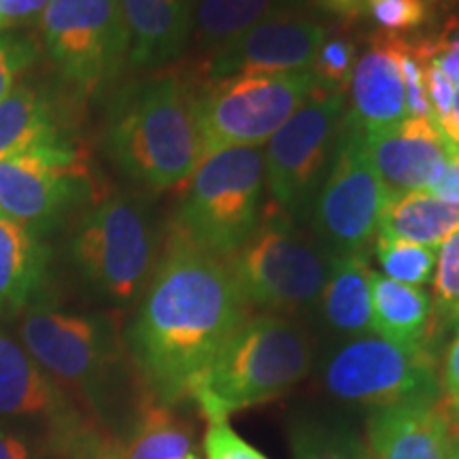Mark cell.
<instances>
[{"label": "cell", "instance_id": "obj_1", "mask_svg": "<svg viewBox=\"0 0 459 459\" xmlns=\"http://www.w3.org/2000/svg\"><path fill=\"white\" fill-rule=\"evenodd\" d=\"M251 317L226 260L172 226L130 330V347L153 402L187 398L230 336Z\"/></svg>", "mask_w": 459, "mask_h": 459}, {"label": "cell", "instance_id": "obj_2", "mask_svg": "<svg viewBox=\"0 0 459 459\" xmlns=\"http://www.w3.org/2000/svg\"><path fill=\"white\" fill-rule=\"evenodd\" d=\"M105 149L139 186L166 192L183 187L203 158L194 115V79L177 71L130 83L107 115Z\"/></svg>", "mask_w": 459, "mask_h": 459}, {"label": "cell", "instance_id": "obj_3", "mask_svg": "<svg viewBox=\"0 0 459 459\" xmlns=\"http://www.w3.org/2000/svg\"><path fill=\"white\" fill-rule=\"evenodd\" d=\"M313 344L294 319L264 313L249 317L228 338L196 378L187 398L209 426L234 412L274 400L311 372Z\"/></svg>", "mask_w": 459, "mask_h": 459}, {"label": "cell", "instance_id": "obj_4", "mask_svg": "<svg viewBox=\"0 0 459 459\" xmlns=\"http://www.w3.org/2000/svg\"><path fill=\"white\" fill-rule=\"evenodd\" d=\"M264 149L226 147L206 153L192 172L175 226L194 245L226 260L262 220Z\"/></svg>", "mask_w": 459, "mask_h": 459}, {"label": "cell", "instance_id": "obj_5", "mask_svg": "<svg viewBox=\"0 0 459 459\" xmlns=\"http://www.w3.org/2000/svg\"><path fill=\"white\" fill-rule=\"evenodd\" d=\"M226 260L249 308L283 317L313 308L330 271V255L315 237L273 204L247 243Z\"/></svg>", "mask_w": 459, "mask_h": 459}, {"label": "cell", "instance_id": "obj_6", "mask_svg": "<svg viewBox=\"0 0 459 459\" xmlns=\"http://www.w3.org/2000/svg\"><path fill=\"white\" fill-rule=\"evenodd\" d=\"M315 88L319 82L311 68L194 79V115L203 158L226 147H260Z\"/></svg>", "mask_w": 459, "mask_h": 459}, {"label": "cell", "instance_id": "obj_7", "mask_svg": "<svg viewBox=\"0 0 459 459\" xmlns=\"http://www.w3.org/2000/svg\"><path fill=\"white\" fill-rule=\"evenodd\" d=\"M347 91L315 88L268 139L264 181L271 204L296 223L308 221L317 192L334 160L347 113Z\"/></svg>", "mask_w": 459, "mask_h": 459}, {"label": "cell", "instance_id": "obj_8", "mask_svg": "<svg viewBox=\"0 0 459 459\" xmlns=\"http://www.w3.org/2000/svg\"><path fill=\"white\" fill-rule=\"evenodd\" d=\"M156 232L134 196L115 192L82 217L71 254L91 287L115 302H130L156 271Z\"/></svg>", "mask_w": 459, "mask_h": 459}, {"label": "cell", "instance_id": "obj_9", "mask_svg": "<svg viewBox=\"0 0 459 459\" xmlns=\"http://www.w3.org/2000/svg\"><path fill=\"white\" fill-rule=\"evenodd\" d=\"M321 378L332 398L370 411L443 400L432 347H404L377 334L338 344L325 359Z\"/></svg>", "mask_w": 459, "mask_h": 459}, {"label": "cell", "instance_id": "obj_10", "mask_svg": "<svg viewBox=\"0 0 459 459\" xmlns=\"http://www.w3.org/2000/svg\"><path fill=\"white\" fill-rule=\"evenodd\" d=\"M389 198L366 153L361 130L344 117L334 160L308 215L315 240L330 257L368 255Z\"/></svg>", "mask_w": 459, "mask_h": 459}, {"label": "cell", "instance_id": "obj_11", "mask_svg": "<svg viewBox=\"0 0 459 459\" xmlns=\"http://www.w3.org/2000/svg\"><path fill=\"white\" fill-rule=\"evenodd\" d=\"M41 32L57 73L85 96L111 83L128 62L119 0H49Z\"/></svg>", "mask_w": 459, "mask_h": 459}, {"label": "cell", "instance_id": "obj_12", "mask_svg": "<svg viewBox=\"0 0 459 459\" xmlns=\"http://www.w3.org/2000/svg\"><path fill=\"white\" fill-rule=\"evenodd\" d=\"M91 198L88 166L71 143L0 160V213L41 238Z\"/></svg>", "mask_w": 459, "mask_h": 459}, {"label": "cell", "instance_id": "obj_13", "mask_svg": "<svg viewBox=\"0 0 459 459\" xmlns=\"http://www.w3.org/2000/svg\"><path fill=\"white\" fill-rule=\"evenodd\" d=\"M325 37L324 22L304 11L268 17L215 51L200 79L308 71Z\"/></svg>", "mask_w": 459, "mask_h": 459}, {"label": "cell", "instance_id": "obj_14", "mask_svg": "<svg viewBox=\"0 0 459 459\" xmlns=\"http://www.w3.org/2000/svg\"><path fill=\"white\" fill-rule=\"evenodd\" d=\"M22 341L49 377L82 389L94 385L113 359V341L100 319L30 308L22 324Z\"/></svg>", "mask_w": 459, "mask_h": 459}, {"label": "cell", "instance_id": "obj_15", "mask_svg": "<svg viewBox=\"0 0 459 459\" xmlns=\"http://www.w3.org/2000/svg\"><path fill=\"white\" fill-rule=\"evenodd\" d=\"M364 147L387 192H429L449 166V147L432 117H406L394 128L361 132Z\"/></svg>", "mask_w": 459, "mask_h": 459}, {"label": "cell", "instance_id": "obj_16", "mask_svg": "<svg viewBox=\"0 0 459 459\" xmlns=\"http://www.w3.org/2000/svg\"><path fill=\"white\" fill-rule=\"evenodd\" d=\"M406 43V37L378 32L355 62L347 88L351 108L344 117L361 132L394 128L409 117L400 66Z\"/></svg>", "mask_w": 459, "mask_h": 459}, {"label": "cell", "instance_id": "obj_17", "mask_svg": "<svg viewBox=\"0 0 459 459\" xmlns=\"http://www.w3.org/2000/svg\"><path fill=\"white\" fill-rule=\"evenodd\" d=\"M366 432L372 459H449L455 443L443 400L402 402L372 411Z\"/></svg>", "mask_w": 459, "mask_h": 459}, {"label": "cell", "instance_id": "obj_18", "mask_svg": "<svg viewBox=\"0 0 459 459\" xmlns=\"http://www.w3.org/2000/svg\"><path fill=\"white\" fill-rule=\"evenodd\" d=\"M128 28V65L139 71L170 65L192 39L194 0H119Z\"/></svg>", "mask_w": 459, "mask_h": 459}, {"label": "cell", "instance_id": "obj_19", "mask_svg": "<svg viewBox=\"0 0 459 459\" xmlns=\"http://www.w3.org/2000/svg\"><path fill=\"white\" fill-rule=\"evenodd\" d=\"M65 395L28 351L0 334V415L68 419Z\"/></svg>", "mask_w": 459, "mask_h": 459}, {"label": "cell", "instance_id": "obj_20", "mask_svg": "<svg viewBox=\"0 0 459 459\" xmlns=\"http://www.w3.org/2000/svg\"><path fill=\"white\" fill-rule=\"evenodd\" d=\"M370 294L377 336L404 347H429L436 325L434 304L423 287L398 283L372 271Z\"/></svg>", "mask_w": 459, "mask_h": 459}, {"label": "cell", "instance_id": "obj_21", "mask_svg": "<svg viewBox=\"0 0 459 459\" xmlns=\"http://www.w3.org/2000/svg\"><path fill=\"white\" fill-rule=\"evenodd\" d=\"M368 255H334L321 291L319 307L328 328L338 336L358 338L375 334L372 330Z\"/></svg>", "mask_w": 459, "mask_h": 459}, {"label": "cell", "instance_id": "obj_22", "mask_svg": "<svg viewBox=\"0 0 459 459\" xmlns=\"http://www.w3.org/2000/svg\"><path fill=\"white\" fill-rule=\"evenodd\" d=\"M49 254L41 238L0 213V315L22 311L48 277Z\"/></svg>", "mask_w": 459, "mask_h": 459}, {"label": "cell", "instance_id": "obj_23", "mask_svg": "<svg viewBox=\"0 0 459 459\" xmlns=\"http://www.w3.org/2000/svg\"><path fill=\"white\" fill-rule=\"evenodd\" d=\"M68 141L54 105L32 85H17L0 100V160Z\"/></svg>", "mask_w": 459, "mask_h": 459}, {"label": "cell", "instance_id": "obj_24", "mask_svg": "<svg viewBox=\"0 0 459 459\" xmlns=\"http://www.w3.org/2000/svg\"><path fill=\"white\" fill-rule=\"evenodd\" d=\"M307 0H194L192 39L198 54L211 57L268 17L302 11Z\"/></svg>", "mask_w": 459, "mask_h": 459}, {"label": "cell", "instance_id": "obj_25", "mask_svg": "<svg viewBox=\"0 0 459 459\" xmlns=\"http://www.w3.org/2000/svg\"><path fill=\"white\" fill-rule=\"evenodd\" d=\"M457 228V204L445 203L429 192H406L387 200L377 237L438 249Z\"/></svg>", "mask_w": 459, "mask_h": 459}, {"label": "cell", "instance_id": "obj_26", "mask_svg": "<svg viewBox=\"0 0 459 459\" xmlns=\"http://www.w3.org/2000/svg\"><path fill=\"white\" fill-rule=\"evenodd\" d=\"M194 453L187 426L170 406L153 402L143 411L130 440L122 446H105L99 459H181Z\"/></svg>", "mask_w": 459, "mask_h": 459}, {"label": "cell", "instance_id": "obj_27", "mask_svg": "<svg viewBox=\"0 0 459 459\" xmlns=\"http://www.w3.org/2000/svg\"><path fill=\"white\" fill-rule=\"evenodd\" d=\"M364 443L347 423L308 417L291 426L294 459H359Z\"/></svg>", "mask_w": 459, "mask_h": 459}, {"label": "cell", "instance_id": "obj_28", "mask_svg": "<svg viewBox=\"0 0 459 459\" xmlns=\"http://www.w3.org/2000/svg\"><path fill=\"white\" fill-rule=\"evenodd\" d=\"M375 254L381 266L383 277L398 281V283L423 287L432 283L438 249L423 247L406 240L378 238L375 240Z\"/></svg>", "mask_w": 459, "mask_h": 459}, {"label": "cell", "instance_id": "obj_29", "mask_svg": "<svg viewBox=\"0 0 459 459\" xmlns=\"http://www.w3.org/2000/svg\"><path fill=\"white\" fill-rule=\"evenodd\" d=\"M355 62H358V45L353 39L349 34H332L319 45L311 65V73L321 88L347 91Z\"/></svg>", "mask_w": 459, "mask_h": 459}, {"label": "cell", "instance_id": "obj_30", "mask_svg": "<svg viewBox=\"0 0 459 459\" xmlns=\"http://www.w3.org/2000/svg\"><path fill=\"white\" fill-rule=\"evenodd\" d=\"M434 324L449 328L459 311V228L438 247V260L434 271Z\"/></svg>", "mask_w": 459, "mask_h": 459}, {"label": "cell", "instance_id": "obj_31", "mask_svg": "<svg viewBox=\"0 0 459 459\" xmlns=\"http://www.w3.org/2000/svg\"><path fill=\"white\" fill-rule=\"evenodd\" d=\"M368 17L381 32L402 37L426 24L429 0H368Z\"/></svg>", "mask_w": 459, "mask_h": 459}, {"label": "cell", "instance_id": "obj_32", "mask_svg": "<svg viewBox=\"0 0 459 459\" xmlns=\"http://www.w3.org/2000/svg\"><path fill=\"white\" fill-rule=\"evenodd\" d=\"M37 48L22 34H0V100L11 94L17 77L32 65Z\"/></svg>", "mask_w": 459, "mask_h": 459}, {"label": "cell", "instance_id": "obj_33", "mask_svg": "<svg viewBox=\"0 0 459 459\" xmlns=\"http://www.w3.org/2000/svg\"><path fill=\"white\" fill-rule=\"evenodd\" d=\"M206 459H268L228 426V421L209 426L204 434Z\"/></svg>", "mask_w": 459, "mask_h": 459}, {"label": "cell", "instance_id": "obj_34", "mask_svg": "<svg viewBox=\"0 0 459 459\" xmlns=\"http://www.w3.org/2000/svg\"><path fill=\"white\" fill-rule=\"evenodd\" d=\"M402 79H404L406 113L409 117H432V108L426 94V79H423V65L411 48V39L406 43L404 54L400 60Z\"/></svg>", "mask_w": 459, "mask_h": 459}, {"label": "cell", "instance_id": "obj_35", "mask_svg": "<svg viewBox=\"0 0 459 459\" xmlns=\"http://www.w3.org/2000/svg\"><path fill=\"white\" fill-rule=\"evenodd\" d=\"M440 394L443 404L453 421L459 419V334L446 347L443 368H440Z\"/></svg>", "mask_w": 459, "mask_h": 459}, {"label": "cell", "instance_id": "obj_36", "mask_svg": "<svg viewBox=\"0 0 459 459\" xmlns=\"http://www.w3.org/2000/svg\"><path fill=\"white\" fill-rule=\"evenodd\" d=\"M421 45L423 54L438 65L445 77L459 90V34H451V37H440L438 41H423Z\"/></svg>", "mask_w": 459, "mask_h": 459}, {"label": "cell", "instance_id": "obj_37", "mask_svg": "<svg viewBox=\"0 0 459 459\" xmlns=\"http://www.w3.org/2000/svg\"><path fill=\"white\" fill-rule=\"evenodd\" d=\"M313 4L342 26H353L368 17V0H313Z\"/></svg>", "mask_w": 459, "mask_h": 459}, {"label": "cell", "instance_id": "obj_38", "mask_svg": "<svg viewBox=\"0 0 459 459\" xmlns=\"http://www.w3.org/2000/svg\"><path fill=\"white\" fill-rule=\"evenodd\" d=\"M49 0H0V28L26 24L45 11Z\"/></svg>", "mask_w": 459, "mask_h": 459}, {"label": "cell", "instance_id": "obj_39", "mask_svg": "<svg viewBox=\"0 0 459 459\" xmlns=\"http://www.w3.org/2000/svg\"><path fill=\"white\" fill-rule=\"evenodd\" d=\"M436 126H438L440 134H443L446 147H449L451 158L459 156V90H455V99H453L449 115L436 122Z\"/></svg>", "mask_w": 459, "mask_h": 459}, {"label": "cell", "instance_id": "obj_40", "mask_svg": "<svg viewBox=\"0 0 459 459\" xmlns=\"http://www.w3.org/2000/svg\"><path fill=\"white\" fill-rule=\"evenodd\" d=\"M0 459H32L30 446L13 434L0 432Z\"/></svg>", "mask_w": 459, "mask_h": 459}, {"label": "cell", "instance_id": "obj_41", "mask_svg": "<svg viewBox=\"0 0 459 459\" xmlns=\"http://www.w3.org/2000/svg\"><path fill=\"white\" fill-rule=\"evenodd\" d=\"M449 328L455 332V334H459V311L455 313V317L451 319V324H449Z\"/></svg>", "mask_w": 459, "mask_h": 459}, {"label": "cell", "instance_id": "obj_42", "mask_svg": "<svg viewBox=\"0 0 459 459\" xmlns=\"http://www.w3.org/2000/svg\"><path fill=\"white\" fill-rule=\"evenodd\" d=\"M449 459H459V440L455 436V443H453V451H451V457Z\"/></svg>", "mask_w": 459, "mask_h": 459}, {"label": "cell", "instance_id": "obj_43", "mask_svg": "<svg viewBox=\"0 0 459 459\" xmlns=\"http://www.w3.org/2000/svg\"><path fill=\"white\" fill-rule=\"evenodd\" d=\"M453 432H455L457 440H459V419H455V421H453Z\"/></svg>", "mask_w": 459, "mask_h": 459}, {"label": "cell", "instance_id": "obj_44", "mask_svg": "<svg viewBox=\"0 0 459 459\" xmlns=\"http://www.w3.org/2000/svg\"><path fill=\"white\" fill-rule=\"evenodd\" d=\"M359 459H372V457H370V453H368V451H366V446H364V451H361V455H359Z\"/></svg>", "mask_w": 459, "mask_h": 459}, {"label": "cell", "instance_id": "obj_45", "mask_svg": "<svg viewBox=\"0 0 459 459\" xmlns=\"http://www.w3.org/2000/svg\"><path fill=\"white\" fill-rule=\"evenodd\" d=\"M181 459H200L196 453H189V455H186V457H181Z\"/></svg>", "mask_w": 459, "mask_h": 459}]
</instances>
